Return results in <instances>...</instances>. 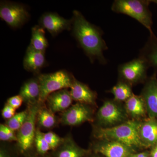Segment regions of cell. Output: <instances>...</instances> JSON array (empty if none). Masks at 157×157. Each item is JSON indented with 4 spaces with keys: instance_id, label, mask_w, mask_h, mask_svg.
<instances>
[{
    "instance_id": "cell-1",
    "label": "cell",
    "mask_w": 157,
    "mask_h": 157,
    "mask_svg": "<svg viewBox=\"0 0 157 157\" xmlns=\"http://www.w3.org/2000/svg\"><path fill=\"white\" fill-rule=\"evenodd\" d=\"M72 20L73 35L90 61L98 60L100 63L106 64L107 61L104 52L108 47L102 38L103 32L101 29L87 21L76 10L73 11Z\"/></svg>"
},
{
    "instance_id": "cell-2",
    "label": "cell",
    "mask_w": 157,
    "mask_h": 157,
    "mask_svg": "<svg viewBox=\"0 0 157 157\" xmlns=\"http://www.w3.org/2000/svg\"><path fill=\"white\" fill-rule=\"evenodd\" d=\"M141 121L129 119L124 123L110 128L93 127V136L95 139L114 140L136 151L145 149L140 140L139 130Z\"/></svg>"
},
{
    "instance_id": "cell-3",
    "label": "cell",
    "mask_w": 157,
    "mask_h": 157,
    "mask_svg": "<svg viewBox=\"0 0 157 157\" xmlns=\"http://www.w3.org/2000/svg\"><path fill=\"white\" fill-rule=\"evenodd\" d=\"M149 0H115L111 6V10L118 14H126L137 20L146 28L150 34L152 30V14L150 10Z\"/></svg>"
},
{
    "instance_id": "cell-4",
    "label": "cell",
    "mask_w": 157,
    "mask_h": 157,
    "mask_svg": "<svg viewBox=\"0 0 157 157\" xmlns=\"http://www.w3.org/2000/svg\"><path fill=\"white\" fill-rule=\"evenodd\" d=\"M44 104L38 103L27 106L28 109L27 117L22 126L16 132L17 141L15 146L21 156L34 152L37 115L39 108Z\"/></svg>"
},
{
    "instance_id": "cell-5",
    "label": "cell",
    "mask_w": 157,
    "mask_h": 157,
    "mask_svg": "<svg viewBox=\"0 0 157 157\" xmlns=\"http://www.w3.org/2000/svg\"><path fill=\"white\" fill-rule=\"evenodd\" d=\"M124 105L114 100H106L95 115L93 127L110 128L128 120Z\"/></svg>"
},
{
    "instance_id": "cell-6",
    "label": "cell",
    "mask_w": 157,
    "mask_h": 157,
    "mask_svg": "<svg viewBox=\"0 0 157 157\" xmlns=\"http://www.w3.org/2000/svg\"><path fill=\"white\" fill-rule=\"evenodd\" d=\"M40 88L39 102L45 103L46 98L52 93L71 87L75 77L65 70L55 73L39 74L38 76Z\"/></svg>"
},
{
    "instance_id": "cell-7",
    "label": "cell",
    "mask_w": 157,
    "mask_h": 157,
    "mask_svg": "<svg viewBox=\"0 0 157 157\" xmlns=\"http://www.w3.org/2000/svg\"><path fill=\"white\" fill-rule=\"evenodd\" d=\"M149 68L147 62L138 57L119 66V79L132 86L145 82L148 78L147 71Z\"/></svg>"
},
{
    "instance_id": "cell-8",
    "label": "cell",
    "mask_w": 157,
    "mask_h": 157,
    "mask_svg": "<svg viewBox=\"0 0 157 157\" xmlns=\"http://www.w3.org/2000/svg\"><path fill=\"white\" fill-rule=\"evenodd\" d=\"M94 107L82 103H76L60 113V124L63 126H78L86 122L94 123Z\"/></svg>"
},
{
    "instance_id": "cell-9",
    "label": "cell",
    "mask_w": 157,
    "mask_h": 157,
    "mask_svg": "<svg viewBox=\"0 0 157 157\" xmlns=\"http://www.w3.org/2000/svg\"><path fill=\"white\" fill-rule=\"evenodd\" d=\"M0 17L11 27L18 28L27 21L29 14L23 5L2 1L0 5Z\"/></svg>"
},
{
    "instance_id": "cell-10",
    "label": "cell",
    "mask_w": 157,
    "mask_h": 157,
    "mask_svg": "<svg viewBox=\"0 0 157 157\" xmlns=\"http://www.w3.org/2000/svg\"><path fill=\"white\" fill-rule=\"evenodd\" d=\"M91 151L105 157H128L136 151L114 140L96 139L91 143Z\"/></svg>"
},
{
    "instance_id": "cell-11",
    "label": "cell",
    "mask_w": 157,
    "mask_h": 157,
    "mask_svg": "<svg viewBox=\"0 0 157 157\" xmlns=\"http://www.w3.org/2000/svg\"><path fill=\"white\" fill-rule=\"evenodd\" d=\"M140 95L143 98L147 111V117L157 119V77L155 72L144 82Z\"/></svg>"
},
{
    "instance_id": "cell-12",
    "label": "cell",
    "mask_w": 157,
    "mask_h": 157,
    "mask_svg": "<svg viewBox=\"0 0 157 157\" xmlns=\"http://www.w3.org/2000/svg\"><path fill=\"white\" fill-rule=\"evenodd\" d=\"M91 153L78 146L73 139L71 133L64 137L63 143L56 149L50 152V157H87Z\"/></svg>"
},
{
    "instance_id": "cell-13",
    "label": "cell",
    "mask_w": 157,
    "mask_h": 157,
    "mask_svg": "<svg viewBox=\"0 0 157 157\" xmlns=\"http://www.w3.org/2000/svg\"><path fill=\"white\" fill-rule=\"evenodd\" d=\"M39 23L41 27L54 36L62 31L72 28L73 20L65 19L56 13L47 12L42 15Z\"/></svg>"
},
{
    "instance_id": "cell-14",
    "label": "cell",
    "mask_w": 157,
    "mask_h": 157,
    "mask_svg": "<svg viewBox=\"0 0 157 157\" xmlns=\"http://www.w3.org/2000/svg\"><path fill=\"white\" fill-rule=\"evenodd\" d=\"M70 91L64 89L50 94L45 101L46 107L54 113L64 112L72 105L73 101Z\"/></svg>"
},
{
    "instance_id": "cell-15",
    "label": "cell",
    "mask_w": 157,
    "mask_h": 157,
    "mask_svg": "<svg viewBox=\"0 0 157 157\" xmlns=\"http://www.w3.org/2000/svg\"><path fill=\"white\" fill-rule=\"evenodd\" d=\"M70 89L72 99L76 103L87 104L94 108L97 106V93L91 89L87 85L75 78Z\"/></svg>"
},
{
    "instance_id": "cell-16",
    "label": "cell",
    "mask_w": 157,
    "mask_h": 157,
    "mask_svg": "<svg viewBox=\"0 0 157 157\" xmlns=\"http://www.w3.org/2000/svg\"><path fill=\"white\" fill-rule=\"evenodd\" d=\"M140 140L145 149L157 144V119L147 117L140 123L139 130Z\"/></svg>"
},
{
    "instance_id": "cell-17",
    "label": "cell",
    "mask_w": 157,
    "mask_h": 157,
    "mask_svg": "<svg viewBox=\"0 0 157 157\" xmlns=\"http://www.w3.org/2000/svg\"><path fill=\"white\" fill-rule=\"evenodd\" d=\"M124 103L126 110L131 119L142 121L147 117L145 102L140 95L134 94Z\"/></svg>"
},
{
    "instance_id": "cell-18",
    "label": "cell",
    "mask_w": 157,
    "mask_h": 157,
    "mask_svg": "<svg viewBox=\"0 0 157 157\" xmlns=\"http://www.w3.org/2000/svg\"><path fill=\"white\" fill-rule=\"evenodd\" d=\"M18 95L27 106L40 103V88L38 76L25 82L21 87Z\"/></svg>"
},
{
    "instance_id": "cell-19",
    "label": "cell",
    "mask_w": 157,
    "mask_h": 157,
    "mask_svg": "<svg viewBox=\"0 0 157 157\" xmlns=\"http://www.w3.org/2000/svg\"><path fill=\"white\" fill-rule=\"evenodd\" d=\"M45 52L38 51L29 46L23 60L24 67L29 72L38 74L45 64Z\"/></svg>"
},
{
    "instance_id": "cell-20",
    "label": "cell",
    "mask_w": 157,
    "mask_h": 157,
    "mask_svg": "<svg viewBox=\"0 0 157 157\" xmlns=\"http://www.w3.org/2000/svg\"><path fill=\"white\" fill-rule=\"evenodd\" d=\"M59 124V117L46 107L45 103L42 104L37 115V128L40 130L50 131L58 126Z\"/></svg>"
},
{
    "instance_id": "cell-21",
    "label": "cell",
    "mask_w": 157,
    "mask_h": 157,
    "mask_svg": "<svg viewBox=\"0 0 157 157\" xmlns=\"http://www.w3.org/2000/svg\"><path fill=\"white\" fill-rule=\"evenodd\" d=\"M139 57L157 73V37L154 33L150 34L147 42L140 50Z\"/></svg>"
},
{
    "instance_id": "cell-22",
    "label": "cell",
    "mask_w": 157,
    "mask_h": 157,
    "mask_svg": "<svg viewBox=\"0 0 157 157\" xmlns=\"http://www.w3.org/2000/svg\"><path fill=\"white\" fill-rule=\"evenodd\" d=\"M48 45L44 29L40 25L33 27L32 29V39L29 46L35 50L45 52Z\"/></svg>"
},
{
    "instance_id": "cell-23",
    "label": "cell",
    "mask_w": 157,
    "mask_h": 157,
    "mask_svg": "<svg viewBox=\"0 0 157 157\" xmlns=\"http://www.w3.org/2000/svg\"><path fill=\"white\" fill-rule=\"evenodd\" d=\"M113 96V100L123 103L127 101L133 94L132 86L122 80H119L109 90Z\"/></svg>"
},
{
    "instance_id": "cell-24",
    "label": "cell",
    "mask_w": 157,
    "mask_h": 157,
    "mask_svg": "<svg viewBox=\"0 0 157 157\" xmlns=\"http://www.w3.org/2000/svg\"><path fill=\"white\" fill-rule=\"evenodd\" d=\"M51 152L50 147L46 142L43 135V132L37 128L34 143V152L41 156L49 155Z\"/></svg>"
},
{
    "instance_id": "cell-25",
    "label": "cell",
    "mask_w": 157,
    "mask_h": 157,
    "mask_svg": "<svg viewBox=\"0 0 157 157\" xmlns=\"http://www.w3.org/2000/svg\"><path fill=\"white\" fill-rule=\"evenodd\" d=\"M28 114V109L26 107L25 110L17 113L12 118L6 121L5 124L11 130L17 132L22 126Z\"/></svg>"
},
{
    "instance_id": "cell-26",
    "label": "cell",
    "mask_w": 157,
    "mask_h": 157,
    "mask_svg": "<svg viewBox=\"0 0 157 157\" xmlns=\"http://www.w3.org/2000/svg\"><path fill=\"white\" fill-rule=\"evenodd\" d=\"M0 140L2 142H16L17 141L16 132L9 128L5 124H0Z\"/></svg>"
},
{
    "instance_id": "cell-27",
    "label": "cell",
    "mask_w": 157,
    "mask_h": 157,
    "mask_svg": "<svg viewBox=\"0 0 157 157\" xmlns=\"http://www.w3.org/2000/svg\"><path fill=\"white\" fill-rule=\"evenodd\" d=\"M43 135L50 147L51 152L56 149L63 141L64 137H59L58 135L52 131L43 133Z\"/></svg>"
},
{
    "instance_id": "cell-28",
    "label": "cell",
    "mask_w": 157,
    "mask_h": 157,
    "mask_svg": "<svg viewBox=\"0 0 157 157\" xmlns=\"http://www.w3.org/2000/svg\"><path fill=\"white\" fill-rule=\"evenodd\" d=\"M0 157H21L15 144L10 142L1 141L0 145Z\"/></svg>"
},
{
    "instance_id": "cell-29",
    "label": "cell",
    "mask_w": 157,
    "mask_h": 157,
    "mask_svg": "<svg viewBox=\"0 0 157 157\" xmlns=\"http://www.w3.org/2000/svg\"><path fill=\"white\" fill-rule=\"evenodd\" d=\"M16 109L6 103L2 111V117L6 121L10 119L16 114Z\"/></svg>"
},
{
    "instance_id": "cell-30",
    "label": "cell",
    "mask_w": 157,
    "mask_h": 157,
    "mask_svg": "<svg viewBox=\"0 0 157 157\" xmlns=\"http://www.w3.org/2000/svg\"><path fill=\"white\" fill-rule=\"evenodd\" d=\"M23 102L22 98L19 95H17L9 98L6 103L14 109H17L21 106Z\"/></svg>"
},
{
    "instance_id": "cell-31",
    "label": "cell",
    "mask_w": 157,
    "mask_h": 157,
    "mask_svg": "<svg viewBox=\"0 0 157 157\" xmlns=\"http://www.w3.org/2000/svg\"><path fill=\"white\" fill-rule=\"evenodd\" d=\"M128 157H151L150 151H145L138 153L132 154Z\"/></svg>"
},
{
    "instance_id": "cell-32",
    "label": "cell",
    "mask_w": 157,
    "mask_h": 157,
    "mask_svg": "<svg viewBox=\"0 0 157 157\" xmlns=\"http://www.w3.org/2000/svg\"><path fill=\"white\" fill-rule=\"evenodd\" d=\"M151 157H157V144L151 148Z\"/></svg>"
},
{
    "instance_id": "cell-33",
    "label": "cell",
    "mask_w": 157,
    "mask_h": 157,
    "mask_svg": "<svg viewBox=\"0 0 157 157\" xmlns=\"http://www.w3.org/2000/svg\"><path fill=\"white\" fill-rule=\"evenodd\" d=\"M21 157H50V156L49 155H45V156H41V155H39L36 154L34 153H33L30 154L26 155L21 156Z\"/></svg>"
},
{
    "instance_id": "cell-34",
    "label": "cell",
    "mask_w": 157,
    "mask_h": 157,
    "mask_svg": "<svg viewBox=\"0 0 157 157\" xmlns=\"http://www.w3.org/2000/svg\"><path fill=\"white\" fill-rule=\"evenodd\" d=\"M92 153L93 154L91 155H89L88 157H100V156H100V155L98 154L94 153V152Z\"/></svg>"
},
{
    "instance_id": "cell-35",
    "label": "cell",
    "mask_w": 157,
    "mask_h": 157,
    "mask_svg": "<svg viewBox=\"0 0 157 157\" xmlns=\"http://www.w3.org/2000/svg\"><path fill=\"white\" fill-rule=\"evenodd\" d=\"M153 3H155L157 5V0H155V1H152Z\"/></svg>"
}]
</instances>
